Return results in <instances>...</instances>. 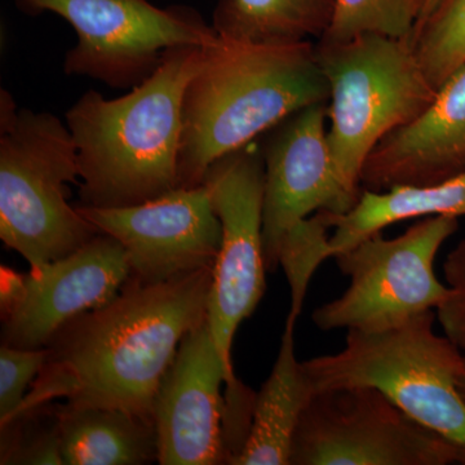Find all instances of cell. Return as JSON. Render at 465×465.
I'll list each match as a JSON object with an SVG mask.
<instances>
[{
	"label": "cell",
	"mask_w": 465,
	"mask_h": 465,
	"mask_svg": "<svg viewBox=\"0 0 465 465\" xmlns=\"http://www.w3.org/2000/svg\"><path fill=\"white\" fill-rule=\"evenodd\" d=\"M228 384L224 362L203 321L183 336L155 393L159 464H226L222 387Z\"/></svg>",
	"instance_id": "cell-13"
},
{
	"label": "cell",
	"mask_w": 465,
	"mask_h": 465,
	"mask_svg": "<svg viewBox=\"0 0 465 465\" xmlns=\"http://www.w3.org/2000/svg\"><path fill=\"white\" fill-rule=\"evenodd\" d=\"M251 143L217 159L203 179L223 229L207 322L229 376L225 399L246 391L232 370V342L240 324L262 302L268 272L262 243L264 158L262 149Z\"/></svg>",
	"instance_id": "cell-10"
},
{
	"label": "cell",
	"mask_w": 465,
	"mask_h": 465,
	"mask_svg": "<svg viewBox=\"0 0 465 465\" xmlns=\"http://www.w3.org/2000/svg\"><path fill=\"white\" fill-rule=\"evenodd\" d=\"M440 0H427L425 2L423 14H421L420 18H419L418 23H420V21H423L425 17L430 16V14H432L433 9L437 7V5H439Z\"/></svg>",
	"instance_id": "cell-26"
},
{
	"label": "cell",
	"mask_w": 465,
	"mask_h": 465,
	"mask_svg": "<svg viewBox=\"0 0 465 465\" xmlns=\"http://www.w3.org/2000/svg\"><path fill=\"white\" fill-rule=\"evenodd\" d=\"M296 322L287 317L273 369L255 394L249 433L229 464L290 465L296 428L314 394L304 366L296 358Z\"/></svg>",
	"instance_id": "cell-16"
},
{
	"label": "cell",
	"mask_w": 465,
	"mask_h": 465,
	"mask_svg": "<svg viewBox=\"0 0 465 465\" xmlns=\"http://www.w3.org/2000/svg\"><path fill=\"white\" fill-rule=\"evenodd\" d=\"M76 208L97 231L121 242L134 282L163 283L215 265L223 229L204 183L136 206Z\"/></svg>",
	"instance_id": "cell-12"
},
{
	"label": "cell",
	"mask_w": 465,
	"mask_h": 465,
	"mask_svg": "<svg viewBox=\"0 0 465 465\" xmlns=\"http://www.w3.org/2000/svg\"><path fill=\"white\" fill-rule=\"evenodd\" d=\"M0 277H2V287H0L2 316H5L16 305L21 293H23L25 275L18 274L12 269L2 266V275Z\"/></svg>",
	"instance_id": "cell-25"
},
{
	"label": "cell",
	"mask_w": 465,
	"mask_h": 465,
	"mask_svg": "<svg viewBox=\"0 0 465 465\" xmlns=\"http://www.w3.org/2000/svg\"><path fill=\"white\" fill-rule=\"evenodd\" d=\"M130 275L124 247L105 232L72 255L30 268L20 299L3 316L2 344L47 347L67 323L112 302Z\"/></svg>",
	"instance_id": "cell-14"
},
{
	"label": "cell",
	"mask_w": 465,
	"mask_h": 465,
	"mask_svg": "<svg viewBox=\"0 0 465 465\" xmlns=\"http://www.w3.org/2000/svg\"><path fill=\"white\" fill-rule=\"evenodd\" d=\"M64 465H143L158 461L154 421L109 407L57 405Z\"/></svg>",
	"instance_id": "cell-17"
},
{
	"label": "cell",
	"mask_w": 465,
	"mask_h": 465,
	"mask_svg": "<svg viewBox=\"0 0 465 465\" xmlns=\"http://www.w3.org/2000/svg\"><path fill=\"white\" fill-rule=\"evenodd\" d=\"M213 268L158 284L128 280L108 304L67 323L45 347L47 361L17 414L65 399L153 420L159 382L180 342L207 320Z\"/></svg>",
	"instance_id": "cell-1"
},
{
	"label": "cell",
	"mask_w": 465,
	"mask_h": 465,
	"mask_svg": "<svg viewBox=\"0 0 465 465\" xmlns=\"http://www.w3.org/2000/svg\"><path fill=\"white\" fill-rule=\"evenodd\" d=\"M450 464H465V450L367 387L314 393L290 458V465Z\"/></svg>",
	"instance_id": "cell-9"
},
{
	"label": "cell",
	"mask_w": 465,
	"mask_h": 465,
	"mask_svg": "<svg viewBox=\"0 0 465 465\" xmlns=\"http://www.w3.org/2000/svg\"><path fill=\"white\" fill-rule=\"evenodd\" d=\"M465 173V65L409 124L382 137L363 164L361 185L382 192L432 185Z\"/></svg>",
	"instance_id": "cell-15"
},
{
	"label": "cell",
	"mask_w": 465,
	"mask_h": 465,
	"mask_svg": "<svg viewBox=\"0 0 465 465\" xmlns=\"http://www.w3.org/2000/svg\"><path fill=\"white\" fill-rule=\"evenodd\" d=\"M316 43L260 45L219 36L186 87L179 188L203 183L211 164L287 116L329 104Z\"/></svg>",
	"instance_id": "cell-3"
},
{
	"label": "cell",
	"mask_w": 465,
	"mask_h": 465,
	"mask_svg": "<svg viewBox=\"0 0 465 465\" xmlns=\"http://www.w3.org/2000/svg\"><path fill=\"white\" fill-rule=\"evenodd\" d=\"M78 152L67 124L50 112L18 108L0 90V238L39 268L72 255L99 234L67 201L78 183Z\"/></svg>",
	"instance_id": "cell-4"
},
{
	"label": "cell",
	"mask_w": 465,
	"mask_h": 465,
	"mask_svg": "<svg viewBox=\"0 0 465 465\" xmlns=\"http://www.w3.org/2000/svg\"><path fill=\"white\" fill-rule=\"evenodd\" d=\"M0 428V464L64 465L60 418L54 402L18 412Z\"/></svg>",
	"instance_id": "cell-22"
},
{
	"label": "cell",
	"mask_w": 465,
	"mask_h": 465,
	"mask_svg": "<svg viewBox=\"0 0 465 465\" xmlns=\"http://www.w3.org/2000/svg\"><path fill=\"white\" fill-rule=\"evenodd\" d=\"M427 0H336L332 20L318 42L344 43L379 34L411 39Z\"/></svg>",
	"instance_id": "cell-21"
},
{
	"label": "cell",
	"mask_w": 465,
	"mask_h": 465,
	"mask_svg": "<svg viewBox=\"0 0 465 465\" xmlns=\"http://www.w3.org/2000/svg\"><path fill=\"white\" fill-rule=\"evenodd\" d=\"M416 57L437 91L465 65V0H440L411 36Z\"/></svg>",
	"instance_id": "cell-20"
},
{
	"label": "cell",
	"mask_w": 465,
	"mask_h": 465,
	"mask_svg": "<svg viewBox=\"0 0 465 465\" xmlns=\"http://www.w3.org/2000/svg\"><path fill=\"white\" fill-rule=\"evenodd\" d=\"M436 317L430 311L379 331H348L341 351L302 362L314 393L374 388L465 450V402L459 391L464 353L434 331Z\"/></svg>",
	"instance_id": "cell-5"
},
{
	"label": "cell",
	"mask_w": 465,
	"mask_h": 465,
	"mask_svg": "<svg viewBox=\"0 0 465 465\" xmlns=\"http://www.w3.org/2000/svg\"><path fill=\"white\" fill-rule=\"evenodd\" d=\"M48 349L0 348V424L17 414L33 381L42 371Z\"/></svg>",
	"instance_id": "cell-23"
},
{
	"label": "cell",
	"mask_w": 465,
	"mask_h": 465,
	"mask_svg": "<svg viewBox=\"0 0 465 465\" xmlns=\"http://www.w3.org/2000/svg\"><path fill=\"white\" fill-rule=\"evenodd\" d=\"M449 293L437 307V320L445 336L465 351V240L449 253L443 262Z\"/></svg>",
	"instance_id": "cell-24"
},
{
	"label": "cell",
	"mask_w": 465,
	"mask_h": 465,
	"mask_svg": "<svg viewBox=\"0 0 465 465\" xmlns=\"http://www.w3.org/2000/svg\"><path fill=\"white\" fill-rule=\"evenodd\" d=\"M464 353V367L463 372H461L460 379H459V391H460L461 399H463L465 402V351Z\"/></svg>",
	"instance_id": "cell-27"
},
{
	"label": "cell",
	"mask_w": 465,
	"mask_h": 465,
	"mask_svg": "<svg viewBox=\"0 0 465 465\" xmlns=\"http://www.w3.org/2000/svg\"><path fill=\"white\" fill-rule=\"evenodd\" d=\"M327 213L333 231L329 240L330 255L335 258L385 226L403 220L465 216V173L432 185H400L382 192L365 189L349 213Z\"/></svg>",
	"instance_id": "cell-18"
},
{
	"label": "cell",
	"mask_w": 465,
	"mask_h": 465,
	"mask_svg": "<svg viewBox=\"0 0 465 465\" xmlns=\"http://www.w3.org/2000/svg\"><path fill=\"white\" fill-rule=\"evenodd\" d=\"M336 0H217V35L260 45L320 41L332 20Z\"/></svg>",
	"instance_id": "cell-19"
},
{
	"label": "cell",
	"mask_w": 465,
	"mask_h": 465,
	"mask_svg": "<svg viewBox=\"0 0 465 465\" xmlns=\"http://www.w3.org/2000/svg\"><path fill=\"white\" fill-rule=\"evenodd\" d=\"M327 104H313L275 125L262 149L265 186L262 243L266 271L280 268V252L293 229L317 213H347L360 197L342 183L327 139Z\"/></svg>",
	"instance_id": "cell-11"
},
{
	"label": "cell",
	"mask_w": 465,
	"mask_h": 465,
	"mask_svg": "<svg viewBox=\"0 0 465 465\" xmlns=\"http://www.w3.org/2000/svg\"><path fill=\"white\" fill-rule=\"evenodd\" d=\"M204 48H168L157 69L124 96L91 90L66 112L78 152L79 206L119 208L179 188L183 103Z\"/></svg>",
	"instance_id": "cell-2"
},
{
	"label": "cell",
	"mask_w": 465,
	"mask_h": 465,
	"mask_svg": "<svg viewBox=\"0 0 465 465\" xmlns=\"http://www.w3.org/2000/svg\"><path fill=\"white\" fill-rule=\"evenodd\" d=\"M26 15L52 12L76 33L64 72L134 88L153 74L168 48L210 47L219 35L195 9L158 8L148 0H12Z\"/></svg>",
	"instance_id": "cell-8"
},
{
	"label": "cell",
	"mask_w": 465,
	"mask_h": 465,
	"mask_svg": "<svg viewBox=\"0 0 465 465\" xmlns=\"http://www.w3.org/2000/svg\"><path fill=\"white\" fill-rule=\"evenodd\" d=\"M459 217L430 216L400 237L376 232L335 256L349 287L313 312L324 331H379L434 311L449 293L434 271L440 247L459 228Z\"/></svg>",
	"instance_id": "cell-7"
},
{
	"label": "cell",
	"mask_w": 465,
	"mask_h": 465,
	"mask_svg": "<svg viewBox=\"0 0 465 465\" xmlns=\"http://www.w3.org/2000/svg\"><path fill=\"white\" fill-rule=\"evenodd\" d=\"M330 85V152L342 183L361 195V174L372 149L409 124L436 99L411 39L363 34L344 43H316Z\"/></svg>",
	"instance_id": "cell-6"
}]
</instances>
